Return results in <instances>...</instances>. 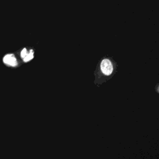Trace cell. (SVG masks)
<instances>
[{"label": "cell", "instance_id": "277c9868", "mask_svg": "<svg viewBox=\"0 0 159 159\" xmlns=\"http://www.w3.org/2000/svg\"><path fill=\"white\" fill-rule=\"evenodd\" d=\"M28 53H27V50H26V48H24L22 51H21V53H20V56H21V57L22 58H24L27 55Z\"/></svg>", "mask_w": 159, "mask_h": 159}, {"label": "cell", "instance_id": "3957f363", "mask_svg": "<svg viewBox=\"0 0 159 159\" xmlns=\"http://www.w3.org/2000/svg\"><path fill=\"white\" fill-rule=\"evenodd\" d=\"M34 58V51L32 50H31L29 52V53H28L24 58V61L25 62H27L29 61H30V60H32Z\"/></svg>", "mask_w": 159, "mask_h": 159}, {"label": "cell", "instance_id": "7a4b0ae2", "mask_svg": "<svg viewBox=\"0 0 159 159\" xmlns=\"http://www.w3.org/2000/svg\"><path fill=\"white\" fill-rule=\"evenodd\" d=\"M3 61L4 63L12 66H16L17 65L16 58L13 54H7L5 55L3 58Z\"/></svg>", "mask_w": 159, "mask_h": 159}, {"label": "cell", "instance_id": "6da1fadb", "mask_svg": "<svg viewBox=\"0 0 159 159\" xmlns=\"http://www.w3.org/2000/svg\"><path fill=\"white\" fill-rule=\"evenodd\" d=\"M101 71L104 75H109L113 71V66L111 61L108 59H104L101 63Z\"/></svg>", "mask_w": 159, "mask_h": 159}]
</instances>
